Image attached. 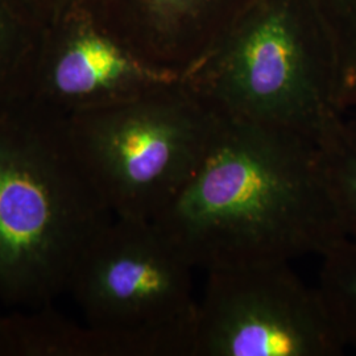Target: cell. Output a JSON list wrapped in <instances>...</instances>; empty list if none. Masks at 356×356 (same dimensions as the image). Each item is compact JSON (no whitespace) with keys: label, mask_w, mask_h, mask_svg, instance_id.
Segmentation results:
<instances>
[{"label":"cell","mask_w":356,"mask_h":356,"mask_svg":"<svg viewBox=\"0 0 356 356\" xmlns=\"http://www.w3.org/2000/svg\"><path fill=\"white\" fill-rule=\"evenodd\" d=\"M154 222L204 272L321 257L346 239L317 143L223 116L202 161Z\"/></svg>","instance_id":"cell-1"},{"label":"cell","mask_w":356,"mask_h":356,"mask_svg":"<svg viewBox=\"0 0 356 356\" xmlns=\"http://www.w3.org/2000/svg\"><path fill=\"white\" fill-rule=\"evenodd\" d=\"M113 216L66 118L26 98L0 103V301L53 305Z\"/></svg>","instance_id":"cell-2"},{"label":"cell","mask_w":356,"mask_h":356,"mask_svg":"<svg viewBox=\"0 0 356 356\" xmlns=\"http://www.w3.org/2000/svg\"><path fill=\"white\" fill-rule=\"evenodd\" d=\"M184 82L219 116L292 129L316 143L342 114L307 0H254Z\"/></svg>","instance_id":"cell-3"},{"label":"cell","mask_w":356,"mask_h":356,"mask_svg":"<svg viewBox=\"0 0 356 356\" xmlns=\"http://www.w3.org/2000/svg\"><path fill=\"white\" fill-rule=\"evenodd\" d=\"M193 267L154 220L113 216L76 263L67 292L107 356H193Z\"/></svg>","instance_id":"cell-4"},{"label":"cell","mask_w":356,"mask_h":356,"mask_svg":"<svg viewBox=\"0 0 356 356\" xmlns=\"http://www.w3.org/2000/svg\"><path fill=\"white\" fill-rule=\"evenodd\" d=\"M66 122L76 154L111 214L154 220L202 161L219 115L182 78Z\"/></svg>","instance_id":"cell-5"},{"label":"cell","mask_w":356,"mask_h":356,"mask_svg":"<svg viewBox=\"0 0 356 356\" xmlns=\"http://www.w3.org/2000/svg\"><path fill=\"white\" fill-rule=\"evenodd\" d=\"M193 356H338L344 344L318 288L292 263L204 272Z\"/></svg>","instance_id":"cell-6"},{"label":"cell","mask_w":356,"mask_h":356,"mask_svg":"<svg viewBox=\"0 0 356 356\" xmlns=\"http://www.w3.org/2000/svg\"><path fill=\"white\" fill-rule=\"evenodd\" d=\"M182 78L128 48L90 0L41 29L22 98L69 118L126 102Z\"/></svg>","instance_id":"cell-7"},{"label":"cell","mask_w":356,"mask_h":356,"mask_svg":"<svg viewBox=\"0 0 356 356\" xmlns=\"http://www.w3.org/2000/svg\"><path fill=\"white\" fill-rule=\"evenodd\" d=\"M254 0H92L145 61L185 76Z\"/></svg>","instance_id":"cell-8"},{"label":"cell","mask_w":356,"mask_h":356,"mask_svg":"<svg viewBox=\"0 0 356 356\" xmlns=\"http://www.w3.org/2000/svg\"><path fill=\"white\" fill-rule=\"evenodd\" d=\"M319 165L344 236L356 243V114H341L317 141Z\"/></svg>","instance_id":"cell-9"},{"label":"cell","mask_w":356,"mask_h":356,"mask_svg":"<svg viewBox=\"0 0 356 356\" xmlns=\"http://www.w3.org/2000/svg\"><path fill=\"white\" fill-rule=\"evenodd\" d=\"M329 51L337 106L356 114V0H307Z\"/></svg>","instance_id":"cell-10"},{"label":"cell","mask_w":356,"mask_h":356,"mask_svg":"<svg viewBox=\"0 0 356 356\" xmlns=\"http://www.w3.org/2000/svg\"><path fill=\"white\" fill-rule=\"evenodd\" d=\"M321 261V297L344 347L356 348V243L344 239Z\"/></svg>","instance_id":"cell-11"},{"label":"cell","mask_w":356,"mask_h":356,"mask_svg":"<svg viewBox=\"0 0 356 356\" xmlns=\"http://www.w3.org/2000/svg\"><path fill=\"white\" fill-rule=\"evenodd\" d=\"M40 32L16 0H0V103L23 97Z\"/></svg>","instance_id":"cell-12"},{"label":"cell","mask_w":356,"mask_h":356,"mask_svg":"<svg viewBox=\"0 0 356 356\" xmlns=\"http://www.w3.org/2000/svg\"><path fill=\"white\" fill-rule=\"evenodd\" d=\"M26 16L38 29H44L57 22L76 7L90 0H16Z\"/></svg>","instance_id":"cell-13"},{"label":"cell","mask_w":356,"mask_h":356,"mask_svg":"<svg viewBox=\"0 0 356 356\" xmlns=\"http://www.w3.org/2000/svg\"><path fill=\"white\" fill-rule=\"evenodd\" d=\"M0 356H13L11 316L0 314Z\"/></svg>","instance_id":"cell-14"}]
</instances>
